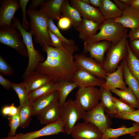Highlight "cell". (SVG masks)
I'll return each mask as SVG.
<instances>
[{"instance_id":"f6af8a7d","label":"cell","mask_w":139,"mask_h":139,"mask_svg":"<svg viewBox=\"0 0 139 139\" xmlns=\"http://www.w3.org/2000/svg\"><path fill=\"white\" fill-rule=\"evenodd\" d=\"M12 83L0 75V84L5 89L9 90L12 88Z\"/></svg>"},{"instance_id":"11a10c76","label":"cell","mask_w":139,"mask_h":139,"mask_svg":"<svg viewBox=\"0 0 139 139\" xmlns=\"http://www.w3.org/2000/svg\"><path fill=\"white\" fill-rule=\"evenodd\" d=\"M0 139H17V138L16 136H12L8 135V136L7 137L2 138Z\"/></svg>"},{"instance_id":"ac0fdd59","label":"cell","mask_w":139,"mask_h":139,"mask_svg":"<svg viewBox=\"0 0 139 139\" xmlns=\"http://www.w3.org/2000/svg\"><path fill=\"white\" fill-rule=\"evenodd\" d=\"M65 0H45L40 5L39 11L48 19L54 21L59 20L63 16L62 5Z\"/></svg>"},{"instance_id":"d590c367","label":"cell","mask_w":139,"mask_h":139,"mask_svg":"<svg viewBox=\"0 0 139 139\" xmlns=\"http://www.w3.org/2000/svg\"><path fill=\"white\" fill-rule=\"evenodd\" d=\"M18 110L17 113L13 116H9L8 118L9 122L8 126L10 128L8 135L10 136H15L16 130L20 126V106L18 107Z\"/></svg>"},{"instance_id":"7a4b0ae2","label":"cell","mask_w":139,"mask_h":139,"mask_svg":"<svg viewBox=\"0 0 139 139\" xmlns=\"http://www.w3.org/2000/svg\"><path fill=\"white\" fill-rule=\"evenodd\" d=\"M27 14L29 17L30 29L34 38L35 42L38 44L45 52L47 46H52L48 27V19L39 10L28 9Z\"/></svg>"},{"instance_id":"9c48e42d","label":"cell","mask_w":139,"mask_h":139,"mask_svg":"<svg viewBox=\"0 0 139 139\" xmlns=\"http://www.w3.org/2000/svg\"><path fill=\"white\" fill-rule=\"evenodd\" d=\"M105 110L100 102L93 109L86 111L82 119L84 122L96 126L103 134L107 129L110 128V124L108 117L105 115Z\"/></svg>"},{"instance_id":"44dd1931","label":"cell","mask_w":139,"mask_h":139,"mask_svg":"<svg viewBox=\"0 0 139 139\" xmlns=\"http://www.w3.org/2000/svg\"><path fill=\"white\" fill-rule=\"evenodd\" d=\"M23 78V82L29 93L52 80L47 75L36 71Z\"/></svg>"},{"instance_id":"816d5d0a","label":"cell","mask_w":139,"mask_h":139,"mask_svg":"<svg viewBox=\"0 0 139 139\" xmlns=\"http://www.w3.org/2000/svg\"><path fill=\"white\" fill-rule=\"evenodd\" d=\"M130 6L139 10V0H132Z\"/></svg>"},{"instance_id":"d6a6232c","label":"cell","mask_w":139,"mask_h":139,"mask_svg":"<svg viewBox=\"0 0 139 139\" xmlns=\"http://www.w3.org/2000/svg\"><path fill=\"white\" fill-rule=\"evenodd\" d=\"M126 45L128 55L126 59V64L128 70L131 74L139 82V59L137 57L131 50L127 40Z\"/></svg>"},{"instance_id":"836d02e7","label":"cell","mask_w":139,"mask_h":139,"mask_svg":"<svg viewBox=\"0 0 139 139\" xmlns=\"http://www.w3.org/2000/svg\"><path fill=\"white\" fill-rule=\"evenodd\" d=\"M20 106V127L24 128L29 124L31 120V117L33 116L32 102L29 100L23 105Z\"/></svg>"},{"instance_id":"5b68a950","label":"cell","mask_w":139,"mask_h":139,"mask_svg":"<svg viewBox=\"0 0 139 139\" xmlns=\"http://www.w3.org/2000/svg\"><path fill=\"white\" fill-rule=\"evenodd\" d=\"M125 28L114 19H105L99 24V32L89 37L84 42L107 40L110 41L112 44H116L122 38Z\"/></svg>"},{"instance_id":"e0dca14e","label":"cell","mask_w":139,"mask_h":139,"mask_svg":"<svg viewBox=\"0 0 139 139\" xmlns=\"http://www.w3.org/2000/svg\"><path fill=\"white\" fill-rule=\"evenodd\" d=\"M105 80V83L100 86V88L110 90L114 89L123 90L127 87L123 78L121 62L115 71L111 73H107Z\"/></svg>"},{"instance_id":"d4e9b609","label":"cell","mask_w":139,"mask_h":139,"mask_svg":"<svg viewBox=\"0 0 139 139\" xmlns=\"http://www.w3.org/2000/svg\"><path fill=\"white\" fill-rule=\"evenodd\" d=\"M98 9L105 19H115L120 17L122 14V11L110 0H102Z\"/></svg>"},{"instance_id":"f907efd6","label":"cell","mask_w":139,"mask_h":139,"mask_svg":"<svg viewBox=\"0 0 139 139\" xmlns=\"http://www.w3.org/2000/svg\"><path fill=\"white\" fill-rule=\"evenodd\" d=\"M10 111V106H5L3 107L1 110L2 114L4 116H8Z\"/></svg>"},{"instance_id":"db71d44e","label":"cell","mask_w":139,"mask_h":139,"mask_svg":"<svg viewBox=\"0 0 139 139\" xmlns=\"http://www.w3.org/2000/svg\"><path fill=\"white\" fill-rule=\"evenodd\" d=\"M132 136H134L133 139H139V131L135 133ZM112 139H118V138H114Z\"/></svg>"},{"instance_id":"f35d334b","label":"cell","mask_w":139,"mask_h":139,"mask_svg":"<svg viewBox=\"0 0 139 139\" xmlns=\"http://www.w3.org/2000/svg\"><path fill=\"white\" fill-rule=\"evenodd\" d=\"M114 117L133 121L139 124V109L129 112L117 113Z\"/></svg>"},{"instance_id":"ba28073f","label":"cell","mask_w":139,"mask_h":139,"mask_svg":"<svg viewBox=\"0 0 139 139\" xmlns=\"http://www.w3.org/2000/svg\"><path fill=\"white\" fill-rule=\"evenodd\" d=\"M76 99L86 111L94 108L99 103V90L95 87L79 88L76 94Z\"/></svg>"},{"instance_id":"7402d4cb","label":"cell","mask_w":139,"mask_h":139,"mask_svg":"<svg viewBox=\"0 0 139 139\" xmlns=\"http://www.w3.org/2000/svg\"><path fill=\"white\" fill-rule=\"evenodd\" d=\"M59 99V92L56 90L43 95L32 102L33 116H37L50 105L58 101Z\"/></svg>"},{"instance_id":"52a82bcc","label":"cell","mask_w":139,"mask_h":139,"mask_svg":"<svg viewBox=\"0 0 139 139\" xmlns=\"http://www.w3.org/2000/svg\"><path fill=\"white\" fill-rule=\"evenodd\" d=\"M0 42L28 57L27 49L21 32L11 24L0 27Z\"/></svg>"},{"instance_id":"7c38bea8","label":"cell","mask_w":139,"mask_h":139,"mask_svg":"<svg viewBox=\"0 0 139 139\" xmlns=\"http://www.w3.org/2000/svg\"><path fill=\"white\" fill-rule=\"evenodd\" d=\"M71 135L73 139H101L102 134L94 125L84 121L76 124Z\"/></svg>"},{"instance_id":"8fae6325","label":"cell","mask_w":139,"mask_h":139,"mask_svg":"<svg viewBox=\"0 0 139 139\" xmlns=\"http://www.w3.org/2000/svg\"><path fill=\"white\" fill-rule=\"evenodd\" d=\"M65 133L64 126L60 119L55 123L46 125L37 131L27 133L16 134L17 139H35L40 137L57 134L60 133Z\"/></svg>"},{"instance_id":"f1b7e54d","label":"cell","mask_w":139,"mask_h":139,"mask_svg":"<svg viewBox=\"0 0 139 139\" xmlns=\"http://www.w3.org/2000/svg\"><path fill=\"white\" fill-rule=\"evenodd\" d=\"M121 62L123 65V76L125 82L132 91L139 102V82L128 70L126 59Z\"/></svg>"},{"instance_id":"7bdbcfd3","label":"cell","mask_w":139,"mask_h":139,"mask_svg":"<svg viewBox=\"0 0 139 139\" xmlns=\"http://www.w3.org/2000/svg\"><path fill=\"white\" fill-rule=\"evenodd\" d=\"M59 28L62 30H65L69 28L72 25L71 20L68 18L64 16L61 18L58 23Z\"/></svg>"},{"instance_id":"4316f807","label":"cell","mask_w":139,"mask_h":139,"mask_svg":"<svg viewBox=\"0 0 139 139\" xmlns=\"http://www.w3.org/2000/svg\"><path fill=\"white\" fill-rule=\"evenodd\" d=\"M62 12L63 16L68 18L71 21L72 25L76 28L80 24L82 20L79 12L70 4V1L65 0L62 7Z\"/></svg>"},{"instance_id":"8d00e7d4","label":"cell","mask_w":139,"mask_h":139,"mask_svg":"<svg viewBox=\"0 0 139 139\" xmlns=\"http://www.w3.org/2000/svg\"><path fill=\"white\" fill-rule=\"evenodd\" d=\"M53 21H54L51 19H48V29L64 42L69 45L75 44V42L72 39H67L62 35L58 28L54 23Z\"/></svg>"},{"instance_id":"b9f144b4","label":"cell","mask_w":139,"mask_h":139,"mask_svg":"<svg viewBox=\"0 0 139 139\" xmlns=\"http://www.w3.org/2000/svg\"><path fill=\"white\" fill-rule=\"evenodd\" d=\"M129 45L132 53L139 59V39L130 40Z\"/></svg>"},{"instance_id":"4fadbf2b","label":"cell","mask_w":139,"mask_h":139,"mask_svg":"<svg viewBox=\"0 0 139 139\" xmlns=\"http://www.w3.org/2000/svg\"><path fill=\"white\" fill-rule=\"evenodd\" d=\"M70 3L79 12L84 19L92 21L99 24L105 20L98 8L81 0H70Z\"/></svg>"},{"instance_id":"681fc988","label":"cell","mask_w":139,"mask_h":139,"mask_svg":"<svg viewBox=\"0 0 139 139\" xmlns=\"http://www.w3.org/2000/svg\"><path fill=\"white\" fill-rule=\"evenodd\" d=\"M113 1L116 6L122 11L128 6L121 2L119 0H113Z\"/></svg>"},{"instance_id":"ffe728a7","label":"cell","mask_w":139,"mask_h":139,"mask_svg":"<svg viewBox=\"0 0 139 139\" xmlns=\"http://www.w3.org/2000/svg\"><path fill=\"white\" fill-rule=\"evenodd\" d=\"M61 109L58 101L51 104L37 116L41 124L47 125L61 119Z\"/></svg>"},{"instance_id":"74e56055","label":"cell","mask_w":139,"mask_h":139,"mask_svg":"<svg viewBox=\"0 0 139 139\" xmlns=\"http://www.w3.org/2000/svg\"><path fill=\"white\" fill-rule=\"evenodd\" d=\"M112 98L116 104L117 113L129 112L136 110L134 108L120 99L113 96Z\"/></svg>"},{"instance_id":"277c9868","label":"cell","mask_w":139,"mask_h":139,"mask_svg":"<svg viewBox=\"0 0 139 139\" xmlns=\"http://www.w3.org/2000/svg\"><path fill=\"white\" fill-rule=\"evenodd\" d=\"M127 32V28H125L120 41L116 44H111L107 51L101 64L107 73H111L115 71L119 63L126 58L128 55L126 45Z\"/></svg>"},{"instance_id":"8992f818","label":"cell","mask_w":139,"mask_h":139,"mask_svg":"<svg viewBox=\"0 0 139 139\" xmlns=\"http://www.w3.org/2000/svg\"><path fill=\"white\" fill-rule=\"evenodd\" d=\"M85 112L76 99L66 101L61 109V119L65 133L71 134L76 123L82 119Z\"/></svg>"},{"instance_id":"3957f363","label":"cell","mask_w":139,"mask_h":139,"mask_svg":"<svg viewBox=\"0 0 139 139\" xmlns=\"http://www.w3.org/2000/svg\"><path fill=\"white\" fill-rule=\"evenodd\" d=\"M12 24L21 32L27 50L29 61L23 75L24 77L35 71L38 64L45 60V58L40 51L34 48L32 40V35L31 32L29 30L28 32L23 28L19 19L14 17Z\"/></svg>"},{"instance_id":"bcb514c9","label":"cell","mask_w":139,"mask_h":139,"mask_svg":"<svg viewBox=\"0 0 139 139\" xmlns=\"http://www.w3.org/2000/svg\"><path fill=\"white\" fill-rule=\"evenodd\" d=\"M45 0H32L29 6V9L31 10H38L37 7Z\"/></svg>"},{"instance_id":"60d3db41","label":"cell","mask_w":139,"mask_h":139,"mask_svg":"<svg viewBox=\"0 0 139 139\" xmlns=\"http://www.w3.org/2000/svg\"><path fill=\"white\" fill-rule=\"evenodd\" d=\"M22 13L23 18L21 25L23 28L26 31L30 29L29 23L27 19L26 8L29 0H19Z\"/></svg>"},{"instance_id":"7dc6e473","label":"cell","mask_w":139,"mask_h":139,"mask_svg":"<svg viewBox=\"0 0 139 139\" xmlns=\"http://www.w3.org/2000/svg\"><path fill=\"white\" fill-rule=\"evenodd\" d=\"M10 114L8 116H13L16 115L18 112V108L16 107L14 103L11 104L10 105Z\"/></svg>"},{"instance_id":"484cf974","label":"cell","mask_w":139,"mask_h":139,"mask_svg":"<svg viewBox=\"0 0 139 139\" xmlns=\"http://www.w3.org/2000/svg\"><path fill=\"white\" fill-rule=\"evenodd\" d=\"M99 90L100 102L109 115L113 117L117 110L110 90L102 88Z\"/></svg>"},{"instance_id":"5bb4252c","label":"cell","mask_w":139,"mask_h":139,"mask_svg":"<svg viewBox=\"0 0 139 139\" xmlns=\"http://www.w3.org/2000/svg\"><path fill=\"white\" fill-rule=\"evenodd\" d=\"M105 80L94 76L79 68L74 74L72 82L75 84L79 88H85L96 86H100Z\"/></svg>"},{"instance_id":"d6986e66","label":"cell","mask_w":139,"mask_h":139,"mask_svg":"<svg viewBox=\"0 0 139 139\" xmlns=\"http://www.w3.org/2000/svg\"><path fill=\"white\" fill-rule=\"evenodd\" d=\"M115 20L125 28L133 29L139 26V10L127 6L122 11L121 16Z\"/></svg>"},{"instance_id":"30bf717a","label":"cell","mask_w":139,"mask_h":139,"mask_svg":"<svg viewBox=\"0 0 139 139\" xmlns=\"http://www.w3.org/2000/svg\"><path fill=\"white\" fill-rule=\"evenodd\" d=\"M74 59L79 68L90 73L103 79H105L107 73L101 65L91 57L87 56L83 53L76 54Z\"/></svg>"},{"instance_id":"603a6c76","label":"cell","mask_w":139,"mask_h":139,"mask_svg":"<svg viewBox=\"0 0 139 139\" xmlns=\"http://www.w3.org/2000/svg\"><path fill=\"white\" fill-rule=\"evenodd\" d=\"M99 24L92 21L82 18L80 25L75 29L79 32V38L84 42L94 35L99 30Z\"/></svg>"},{"instance_id":"c3c4849f","label":"cell","mask_w":139,"mask_h":139,"mask_svg":"<svg viewBox=\"0 0 139 139\" xmlns=\"http://www.w3.org/2000/svg\"><path fill=\"white\" fill-rule=\"evenodd\" d=\"M102 0H89L90 4L96 8L100 6Z\"/></svg>"},{"instance_id":"ee69618b","label":"cell","mask_w":139,"mask_h":139,"mask_svg":"<svg viewBox=\"0 0 139 139\" xmlns=\"http://www.w3.org/2000/svg\"><path fill=\"white\" fill-rule=\"evenodd\" d=\"M128 37L130 40L139 39V26L131 29L128 34Z\"/></svg>"},{"instance_id":"6da1fadb","label":"cell","mask_w":139,"mask_h":139,"mask_svg":"<svg viewBox=\"0 0 139 139\" xmlns=\"http://www.w3.org/2000/svg\"><path fill=\"white\" fill-rule=\"evenodd\" d=\"M46 59L38 65L35 71L45 74L51 80L72 82L75 72L79 68L73 56L63 50L47 46Z\"/></svg>"},{"instance_id":"9a60e30c","label":"cell","mask_w":139,"mask_h":139,"mask_svg":"<svg viewBox=\"0 0 139 139\" xmlns=\"http://www.w3.org/2000/svg\"><path fill=\"white\" fill-rule=\"evenodd\" d=\"M112 43L107 40L97 42H84L83 53H89L90 57L102 64L105 53L111 46Z\"/></svg>"},{"instance_id":"83f0119b","label":"cell","mask_w":139,"mask_h":139,"mask_svg":"<svg viewBox=\"0 0 139 139\" xmlns=\"http://www.w3.org/2000/svg\"><path fill=\"white\" fill-rule=\"evenodd\" d=\"M110 91L118 96L120 99L133 108L139 109V102L135 94L129 87L123 90L114 89Z\"/></svg>"},{"instance_id":"1f68e13d","label":"cell","mask_w":139,"mask_h":139,"mask_svg":"<svg viewBox=\"0 0 139 139\" xmlns=\"http://www.w3.org/2000/svg\"><path fill=\"white\" fill-rule=\"evenodd\" d=\"M58 83V101L61 107L66 102V99L70 92L77 87L74 83L66 81H61Z\"/></svg>"},{"instance_id":"f546056e","label":"cell","mask_w":139,"mask_h":139,"mask_svg":"<svg viewBox=\"0 0 139 139\" xmlns=\"http://www.w3.org/2000/svg\"><path fill=\"white\" fill-rule=\"evenodd\" d=\"M58 83L53 80L29 93V100L32 102L40 97L57 90Z\"/></svg>"},{"instance_id":"e575fe53","label":"cell","mask_w":139,"mask_h":139,"mask_svg":"<svg viewBox=\"0 0 139 139\" xmlns=\"http://www.w3.org/2000/svg\"><path fill=\"white\" fill-rule=\"evenodd\" d=\"M12 88L18 95L20 106H22L29 100L30 93L23 82L19 83L12 82Z\"/></svg>"},{"instance_id":"cb8c5ba5","label":"cell","mask_w":139,"mask_h":139,"mask_svg":"<svg viewBox=\"0 0 139 139\" xmlns=\"http://www.w3.org/2000/svg\"><path fill=\"white\" fill-rule=\"evenodd\" d=\"M139 131V124L135 123L132 124V126L127 127L123 125L116 129L109 128L102 134L101 139H110L118 137L126 134H130L132 136Z\"/></svg>"},{"instance_id":"4dcf8cb0","label":"cell","mask_w":139,"mask_h":139,"mask_svg":"<svg viewBox=\"0 0 139 139\" xmlns=\"http://www.w3.org/2000/svg\"><path fill=\"white\" fill-rule=\"evenodd\" d=\"M48 31L51 40L52 47L57 49L63 50L73 56L74 53L78 50V47L76 44H67L56 36L49 29Z\"/></svg>"},{"instance_id":"ab89813d","label":"cell","mask_w":139,"mask_h":139,"mask_svg":"<svg viewBox=\"0 0 139 139\" xmlns=\"http://www.w3.org/2000/svg\"><path fill=\"white\" fill-rule=\"evenodd\" d=\"M14 71L13 68L7 63L2 56L0 55V75L11 76L13 75Z\"/></svg>"},{"instance_id":"f5cc1de1","label":"cell","mask_w":139,"mask_h":139,"mask_svg":"<svg viewBox=\"0 0 139 139\" xmlns=\"http://www.w3.org/2000/svg\"><path fill=\"white\" fill-rule=\"evenodd\" d=\"M120 1L125 5L130 6L132 0H119Z\"/></svg>"},{"instance_id":"2e32d148","label":"cell","mask_w":139,"mask_h":139,"mask_svg":"<svg viewBox=\"0 0 139 139\" xmlns=\"http://www.w3.org/2000/svg\"><path fill=\"white\" fill-rule=\"evenodd\" d=\"M0 27L11 25L17 10L21 8L19 1H0Z\"/></svg>"}]
</instances>
